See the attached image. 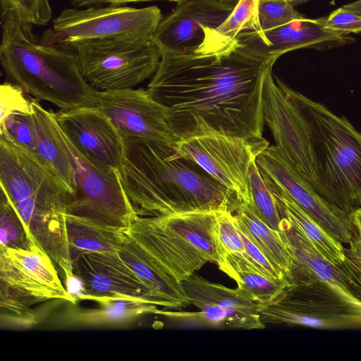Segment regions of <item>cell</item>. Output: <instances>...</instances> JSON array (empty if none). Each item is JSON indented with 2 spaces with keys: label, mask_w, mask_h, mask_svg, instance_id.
<instances>
[{
  "label": "cell",
  "mask_w": 361,
  "mask_h": 361,
  "mask_svg": "<svg viewBox=\"0 0 361 361\" xmlns=\"http://www.w3.org/2000/svg\"><path fill=\"white\" fill-rule=\"evenodd\" d=\"M250 203L256 215L271 228L280 231L281 218L274 197L263 179L255 159L248 175Z\"/></svg>",
  "instance_id": "4dcf8cb0"
},
{
  "label": "cell",
  "mask_w": 361,
  "mask_h": 361,
  "mask_svg": "<svg viewBox=\"0 0 361 361\" xmlns=\"http://www.w3.org/2000/svg\"><path fill=\"white\" fill-rule=\"evenodd\" d=\"M71 4L78 8H88L100 6L104 4H109V0H70Z\"/></svg>",
  "instance_id": "f35d334b"
},
{
  "label": "cell",
  "mask_w": 361,
  "mask_h": 361,
  "mask_svg": "<svg viewBox=\"0 0 361 361\" xmlns=\"http://www.w3.org/2000/svg\"><path fill=\"white\" fill-rule=\"evenodd\" d=\"M233 214L238 227L286 277L291 268L293 257L280 233L256 215L250 202H241Z\"/></svg>",
  "instance_id": "d4e9b609"
},
{
  "label": "cell",
  "mask_w": 361,
  "mask_h": 361,
  "mask_svg": "<svg viewBox=\"0 0 361 361\" xmlns=\"http://www.w3.org/2000/svg\"><path fill=\"white\" fill-rule=\"evenodd\" d=\"M263 114L276 146L316 190L318 179L307 123L297 104L276 83L271 71L264 80Z\"/></svg>",
  "instance_id": "7c38bea8"
},
{
  "label": "cell",
  "mask_w": 361,
  "mask_h": 361,
  "mask_svg": "<svg viewBox=\"0 0 361 361\" xmlns=\"http://www.w3.org/2000/svg\"><path fill=\"white\" fill-rule=\"evenodd\" d=\"M1 13L10 12L31 25H46L52 18L49 0H0Z\"/></svg>",
  "instance_id": "d6a6232c"
},
{
  "label": "cell",
  "mask_w": 361,
  "mask_h": 361,
  "mask_svg": "<svg viewBox=\"0 0 361 361\" xmlns=\"http://www.w3.org/2000/svg\"><path fill=\"white\" fill-rule=\"evenodd\" d=\"M255 161L263 178L286 192L338 240L349 244L355 235L350 214L322 197L276 145L262 150Z\"/></svg>",
  "instance_id": "4fadbf2b"
},
{
  "label": "cell",
  "mask_w": 361,
  "mask_h": 361,
  "mask_svg": "<svg viewBox=\"0 0 361 361\" xmlns=\"http://www.w3.org/2000/svg\"><path fill=\"white\" fill-rule=\"evenodd\" d=\"M66 222L72 260L82 252H119L123 247V229L70 214Z\"/></svg>",
  "instance_id": "484cf974"
},
{
  "label": "cell",
  "mask_w": 361,
  "mask_h": 361,
  "mask_svg": "<svg viewBox=\"0 0 361 361\" xmlns=\"http://www.w3.org/2000/svg\"><path fill=\"white\" fill-rule=\"evenodd\" d=\"M243 46L262 55L279 59L282 54L300 48L327 50L355 42L349 33L325 27L324 17L302 18L264 32L245 31L237 37Z\"/></svg>",
  "instance_id": "d6986e66"
},
{
  "label": "cell",
  "mask_w": 361,
  "mask_h": 361,
  "mask_svg": "<svg viewBox=\"0 0 361 361\" xmlns=\"http://www.w3.org/2000/svg\"><path fill=\"white\" fill-rule=\"evenodd\" d=\"M284 1H288V3H290V4L294 6V5H296V4H300L306 2L308 0H284Z\"/></svg>",
  "instance_id": "b9f144b4"
},
{
  "label": "cell",
  "mask_w": 361,
  "mask_h": 361,
  "mask_svg": "<svg viewBox=\"0 0 361 361\" xmlns=\"http://www.w3.org/2000/svg\"><path fill=\"white\" fill-rule=\"evenodd\" d=\"M185 295L199 310L207 306L257 313L259 302L253 300L239 288H229L210 282L196 273L181 281Z\"/></svg>",
  "instance_id": "83f0119b"
},
{
  "label": "cell",
  "mask_w": 361,
  "mask_h": 361,
  "mask_svg": "<svg viewBox=\"0 0 361 361\" xmlns=\"http://www.w3.org/2000/svg\"><path fill=\"white\" fill-rule=\"evenodd\" d=\"M0 185L18 215L51 204L71 202L70 189L32 152L2 137Z\"/></svg>",
  "instance_id": "30bf717a"
},
{
  "label": "cell",
  "mask_w": 361,
  "mask_h": 361,
  "mask_svg": "<svg viewBox=\"0 0 361 361\" xmlns=\"http://www.w3.org/2000/svg\"><path fill=\"white\" fill-rule=\"evenodd\" d=\"M272 193L281 217L296 225L331 262L340 264L345 259L344 247L319 222L304 210L283 190L263 178Z\"/></svg>",
  "instance_id": "7402d4cb"
},
{
  "label": "cell",
  "mask_w": 361,
  "mask_h": 361,
  "mask_svg": "<svg viewBox=\"0 0 361 361\" xmlns=\"http://www.w3.org/2000/svg\"><path fill=\"white\" fill-rule=\"evenodd\" d=\"M1 137L35 153L37 147V130L32 110L21 109L1 116Z\"/></svg>",
  "instance_id": "1f68e13d"
},
{
  "label": "cell",
  "mask_w": 361,
  "mask_h": 361,
  "mask_svg": "<svg viewBox=\"0 0 361 361\" xmlns=\"http://www.w3.org/2000/svg\"><path fill=\"white\" fill-rule=\"evenodd\" d=\"M61 300L75 305L67 290H59L25 267L0 247V307L1 326L31 327L37 322L34 305Z\"/></svg>",
  "instance_id": "5bb4252c"
},
{
  "label": "cell",
  "mask_w": 361,
  "mask_h": 361,
  "mask_svg": "<svg viewBox=\"0 0 361 361\" xmlns=\"http://www.w3.org/2000/svg\"><path fill=\"white\" fill-rule=\"evenodd\" d=\"M157 1V0H109V4H118V5H124L128 3H135V2H142V1ZM177 1L178 3L187 1V0H169Z\"/></svg>",
  "instance_id": "60d3db41"
},
{
  "label": "cell",
  "mask_w": 361,
  "mask_h": 361,
  "mask_svg": "<svg viewBox=\"0 0 361 361\" xmlns=\"http://www.w3.org/2000/svg\"><path fill=\"white\" fill-rule=\"evenodd\" d=\"M216 212L138 216L123 229V246L155 271L179 283L207 262L217 264Z\"/></svg>",
  "instance_id": "277c9868"
},
{
  "label": "cell",
  "mask_w": 361,
  "mask_h": 361,
  "mask_svg": "<svg viewBox=\"0 0 361 361\" xmlns=\"http://www.w3.org/2000/svg\"><path fill=\"white\" fill-rule=\"evenodd\" d=\"M281 218L279 233L292 255L293 261L361 298V292L343 264L331 262L296 225L285 217Z\"/></svg>",
  "instance_id": "ffe728a7"
},
{
  "label": "cell",
  "mask_w": 361,
  "mask_h": 361,
  "mask_svg": "<svg viewBox=\"0 0 361 361\" xmlns=\"http://www.w3.org/2000/svg\"><path fill=\"white\" fill-rule=\"evenodd\" d=\"M304 16L284 0H259L258 21L261 32L275 29Z\"/></svg>",
  "instance_id": "836d02e7"
},
{
  "label": "cell",
  "mask_w": 361,
  "mask_h": 361,
  "mask_svg": "<svg viewBox=\"0 0 361 361\" xmlns=\"http://www.w3.org/2000/svg\"><path fill=\"white\" fill-rule=\"evenodd\" d=\"M237 0H187L162 18L152 42L161 54H195L204 39L203 27L219 26Z\"/></svg>",
  "instance_id": "e0dca14e"
},
{
  "label": "cell",
  "mask_w": 361,
  "mask_h": 361,
  "mask_svg": "<svg viewBox=\"0 0 361 361\" xmlns=\"http://www.w3.org/2000/svg\"><path fill=\"white\" fill-rule=\"evenodd\" d=\"M173 147L179 156L195 162L241 202H250L249 171L262 151L250 142L239 137L207 133L181 139Z\"/></svg>",
  "instance_id": "8fae6325"
},
{
  "label": "cell",
  "mask_w": 361,
  "mask_h": 361,
  "mask_svg": "<svg viewBox=\"0 0 361 361\" xmlns=\"http://www.w3.org/2000/svg\"><path fill=\"white\" fill-rule=\"evenodd\" d=\"M37 246L27 231L24 223L11 203L8 196L1 189L0 247L31 250Z\"/></svg>",
  "instance_id": "f546056e"
},
{
  "label": "cell",
  "mask_w": 361,
  "mask_h": 361,
  "mask_svg": "<svg viewBox=\"0 0 361 361\" xmlns=\"http://www.w3.org/2000/svg\"><path fill=\"white\" fill-rule=\"evenodd\" d=\"M259 1L237 0L231 13L219 26L203 27L204 39L195 54H219L235 46L241 32H261L258 21Z\"/></svg>",
  "instance_id": "cb8c5ba5"
},
{
  "label": "cell",
  "mask_w": 361,
  "mask_h": 361,
  "mask_svg": "<svg viewBox=\"0 0 361 361\" xmlns=\"http://www.w3.org/2000/svg\"><path fill=\"white\" fill-rule=\"evenodd\" d=\"M277 59L238 42L215 54H165L147 90L168 108L178 141L220 133L262 150L269 146L262 137L264 83Z\"/></svg>",
  "instance_id": "6da1fadb"
},
{
  "label": "cell",
  "mask_w": 361,
  "mask_h": 361,
  "mask_svg": "<svg viewBox=\"0 0 361 361\" xmlns=\"http://www.w3.org/2000/svg\"><path fill=\"white\" fill-rule=\"evenodd\" d=\"M350 218L355 230V238L361 245V207L353 212Z\"/></svg>",
  "instance_id": "74e56055"
},
{
  "label": "cell",
  "mask_w": 361,
  "mask_h": 361,
  "mask_svg": "<svg viewBox=\"0 0 361 361\" xmlns=\"http://www.w3.org/2000/svg\"><path fill=\"white\" fill-rule=\"evenodd\" d=\"M55 121L73 147L89 161L118 170L123 151V136L96 106L54 113Z\"/></svg>",
  "instance_id": "ac0fdd59"
},
{
  "label": "cell",
  "mask_w": 361,
  "mask_h": 361,
  "mask_svg": "<svg viewBox=\"0 0 361 361\" xmlns=\"http://www.w3.org/2000/svg\"><path fill=\"white\" fill-rule=\"evenodd\" d=\"M73 49L82 75L99 91L133 88L155 73L161 58L152 40H94Z\"/></svg>",
  "instance_id": "9c48e42d"
},
{
  "label": "cell",
  "mask_w": 361,
  "mask_h": 361,
  "mask_svg": "<svg viewBox=\"0 0 361 361\" xmlns=\"http://www.w3.org/2000/svg\"><path fill=\"white\" fill-rule=\"evenodd\" d=\"M96 106L122 135L160 141L172 146L178 141L168 123V108L155 101L147 90H97Z\"/></svg>",
  "instance_id": "2e32d148"
},
{
  "label": "cell",
  "mask_w": 361,
  "mask_h": 361,
  "mask_svg": "<svg viewBox=\"0 0 361 361\" xmlns=\"http://www.w3.org/2000/svg\"><path fill=\"white\" fill-rule=\"evenodd\" d=\"M156 314L209 326L243 329H262L265 327L259 312L228 310L219 306H207L195 312L158 310Z\"/></svg>",
  "instance_id": "f1b7e54d"
},
{
  "label": "cell",
  "mask_w": 361,
  "mask_h": 361,
  "mask_svg": "<svg viewBox=\"0 0 361 361\" xmlns=\"http://www.w3.org/2000/svg\"><path fill=\"white\" fill-rule=\"evenodd\" d=\"M98 307L75 310L66 317L71 325L104 327L120 326L136 321L141 317L155 314L157 305L133 298H106L97 302Z\"/></svg>",
  "instance_id": "44dd1931"
},
{
  "label": "cell",
  "mask_w": 361,
  "mask_h": 361,
  "mask_svg": "<svg viewBox=\"0 0 361 361\" xmlns=\"http://www.w3.org/2000/svg\"><path fill=\"white\" fill-rule=\"evenodd\" d=\"M217 264L236 282L238 288L259 303L275 300L288 283L286 278L269 277L243 254L221 252Z\"/></svg>",
  "instance_id": "603a6c76"
},
{
  "label": "cell",
  "mask_w": 361,
  "mask_h": 361,
  "mask_svg": "<svg viewBox=\"0 0 361 361\" xmlns=\"http://www.w3.org/2000/svg\"><path fill=\"white\" fill-rule=\"evenodd\" d=\"M286 279L288 283L275 300L258 304L265 325L361 329V298L293 261Z\"/></svg>",
  "instance_id": "8992f818"
},
{
  "label": "cell",
  "mask_w": 361,
  "mask_h": 361,
  "mask_svg": "<svg viewBox=\"0 0 361 361\" xmlns=\"http://www.w3.org/2000/svg\"><path fill=\"white\" fill-rule=\"evenodd\" d=\"M32 25L1 13L0 60L6 75L38 100L61 110L94 106L97 90L82 75L74 49L43 44Z\"/></svg>",
  "instance_id": "3957f363"
},
{
  "label": "cell",
  "mask_w": 361,
  "mask_h": 361,
  "mask_svg": "<svg viewBox=\"0 0 361 361\" xmlns=\"http://www.w3.org/2000/svg\"><path fill=\"white\" fill-rule=\"evenodd\" d=\"M31 106L37 130V147L34 154L72 193L74 187L72 169L53 130L54 113L44 109L35 99L31 100Z\"/></svg>",
  "instance_id": "4316f807"
},
{
  "label": "cell",
  "mask_w": 361,
  "mask_h": 361,
  "mask_svg": "<svg viewBox=\"0 0 361 361\" xmlns=\"http://www.w3.org/2000/svg\"><path fill=\"white\" fill-rule=\"evenodd\" d=\"M324 23L326 27L337 32L349 34L361 32V15L343 6L324 17Z\"/></svg>",
  "instance_id": "d590c367"
},
{
  "label": "cell",
  "mask_w": 361,
  "mask_h": 361,
  "mask_svg": "<svg viewBox=\"0 0 361 361\" xmlns=\"http://www.w3.org/2000/svg\"><path fill=\"white\" fill-rule=\"evenodd\" d=\"M275 81L297 104L310 130L316 164V191L350 214L361 207V133L344 116Z\"/></svg>",
  "instance_id": "5b68a950"
},
{
  "label": "cell",
  "mask_w": 361,
  "mask_h": 361,
  "mask_svg": "<svg viewBox=\"0 0 361 361\" xmlns=\"http://www.w3.org/2000/svg\"><path fill=\"white\" fill-rule=\"evenodd\" d=\"M161 18L160 9L154 6L138 8L110 4L65 8L39 41L73 49L78 44L94 40H152Z\"/></svg>",
  "instance_id": "52a82bcc"
},
{
  "label": "cell",
  "mask_w": 361,
  "mask_h": 361,
  "mask_svg": "<svg viewBox=\"0 0 361 361\" xmlns=\"http://www.w3.org/2000/svg\"><path fill=\"white\" fill-rule=\"evenodd\" d=\"M73 272L83 283L80 300L133 298L166 307L118 252H85L72 260Z\"/></svg>",
  "instance_id": "9a60e30c"
},
{
  "label": "cell",
  "mask_w": 361,
  "mask_h": 361,
  "mask_svg": "<svg viewBox=\"0 0 361 361\" xmlns=\"http://www.w3.org/2000/svg\"><path fill=\"white\" fill-rule=\"evenodd\" d=\"M343 6L348 10L361 15V0H357L352 3L345 4Z\"/></svg>",
  "instance_id": "ab89813d"
},
{
  "label": "cell",
  "mask_w": 361,
  "mask_h": 361,
  "mask_svg": "<svg viewBox=\"0 0 361 361\" xmlns=\"http://www.w3.org/2000/svg\"><path fill=\"white\" fill-rule=\"evenodd\" d=\"M216 233L220 252L245 255L241 233L233 213L222 210L216 212Z\"/></svg>",
  "instance_id": "e575fe53"
},
{
  "label": "cell",
  "mask_w": 361,
  "mask_h": 361,
  "mask_svg": "<svg viewBox=\"0 0 361 361\" xmlns=\"http://www.w3.org/2000/svg\"><path fill=\"white\" fill-rule=\"evenodd\" d=\"M118 169L125 192L138 216L195 211L234 212L241 201L198 164L166 142L122 135Z\"/></svg>",
  "instance_id": "7a4b0ae2"
},
{
  "label": "cell",
  "mask_w": 361,
  "mask_h": 361,
  "mask_svg": "<svg viewBox=\"0 0 361 361\" xmlns=\"http://www.w3.org/2000/svg\"><path fill=\"white\" fill-rule=\"evenodd\" d=\"M54 134L70 162L73 190L68 214L120 229L138 217L123 189L118 170L98 166L85 159L58 126Z\"/></svg>",
  "instance_id": "ba28073f"
},
{
  "label": "cell",
  "mask_w": 361,
  "mask_h": 361,
  "mask_svg": "<svg viewBox=\"0 0 361 361\" xmlns=\"http://www.w3.org/2000/svg\"><path fill=\"white\" fill-rule=\"evenodd\" d=\"M344 254L342 264L361 291V245L355 237L349 243L348 247H344Z\"/></svg>",
  "instance_id": "8d00e7d4"
}]
</instances>
